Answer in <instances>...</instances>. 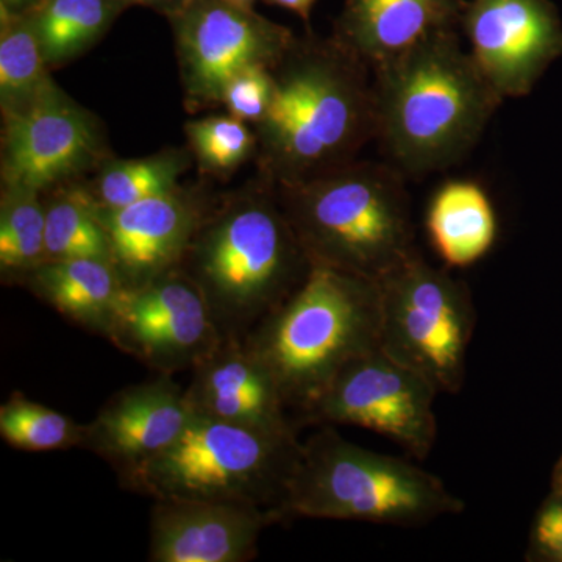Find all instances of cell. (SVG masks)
<instances>
[{
	"label": "cell",
	"instance_id": "cell-23",
	"mask_svg": "<svg viewBox=\"0 0 562 562\" xmlns=\"http://www.w3.org/2000/svg\"><path fill=\"white\" fill-rule=\"evenodd\" d=\"M47 261L99 258L113 261L109 235L94 201L85 192H70L46 209Z\"/></svg>",
	"mask_w": 562,
	"mask_h": 562
},
{
	"label": "cell",
	"instance_id": "cell-31",
	"mask_svg": "<svg viewBox=\"0 0 562 562\" xmlns=\"http://www.w3.org/2000/svg\"><path fill=\"white\" fill-rule=\"evenodd\" d=\"M553 492L562 495V457L560 462L557 464V469H554L553 473Z\"/></svg>",
	"mask_w": 562,
	"mask_h": 562
},
{
	"label": "cell",
	"instance_id": "cell-34",
	"mask_svg": "<svg viewBox=\"0 0 562 562\" xmlns=\"http://www.w3.org/2000/svg\"><path fill=\"white\" fill-rule=\"evenodd\" d=\"M125 2L157 3L162 2V0H125Z\"/></svg>",
	"mask_w": 562,
	"mask_h": 562
},
{
	"label": "cell",
	"instance_id": "cell-27",
	"mask_svg": "<svg viewBox=\"0 0 562 562\" xmlns=\"http://www.w3.org/2000/svg\"><path fill=\"white\" fill-rule=\"evenodd\" d=\"M188 135L203 165L217 171L235 168L249 155L254 138L238 117L216 116L188 124Z\"/></svg>",
	"mask_w": 562,
	"mask_h": 562
},
{
	"label": "cell",
	"instance_id": "cell-22",
	"mask_svg": "<svg viewBox=\"0 0 562 562\" xmlns=\"http://www.w3.org/2000/svg\"><path fill=\"white\" fill-rule=\"evenodd\" d=\"M46 261V209L38 191L7 187L0 209L2 272H33Z\"/></svg>",
	"mask_w": 562,
	"mask_h": 562
},
{
	"label": "cell",
	"instance_id": "cell-1",
	"mask_svg": "<svg viewBox=\"0 0 562 562\" xmlns=\"http://www.w3.org/2000/svg\"><path fill=\"white\" fill-rule=\"evenodd\" d=\"M461 29L428 36L372 69L375 139L406 179L464 160L503 99L462 44Z\"/></svg>",
	"mask_w": 562,
	"mask_h": 562
},
{
	"label": "cell",
	"instance_id": "cell-16",
	"mask_svg": "<svg viewBox=\"0 0 562 562\" xmlns=\"http://www.w3.org/2000/svg\"><path fill=\"white\" fill-rule=\"evenodd\" d=\"M194 369L184 391L192 413L260 430L295 431L272 373L243 339L225 338Z\"/></svg>",
	"mask_w": 562,
	"mask_h": 562
},
{
	"label": "cell",
	"instance_id": "cell-9",
	"mask_svg": "<svg viewBox=\"0 0 562 562\" xmlns=\"http://www.w3.org/2000/svg\"><path fill=\"white\" fill-rule=\"evenodd\" d=\"M438 394L425 376L380 346L349 362L303 419L366 428L425 460L438 438Z\"/></svg>",
	"mask_w": 562,
	"mask_h": 562
},
{
	"label": "cell",
	"instance_id": "cell-21",
	"mask_svg": "<svg viewBox=\"0 0 562 562\" xmlns=\"http://www.w3.org/2000/svg\"><path fill=\"white\" fill-rule=\"evenodd\" d=\"M44 66L46 60L33 22L3 16L0 36V99L5 116L58 90Z\"/></svg>",
	"mask_w": 562,
	"mask_h": 562
},
{
	"label": "cell",
	"instance_id": "cell-24",
	"mask_svg": "<svg viewBox=\"0 0 562 562\" xmlns=\"http://www.w3.org/2000/svg\"><path fill=\"white\" fill-rule=\"evenodd\" d=\"M111 14L110 0H49L33 21L46 63H60L101 35Z\"/></svg>",
	"mask_w": 562,
	"mask_h": 562
},
{
	"label": "cell",
	"instance_id": "cell-30",
	"mask_svg": "<svg viewBox=\"0 0 562 562\" xmlns=\"http://www.w3.org/2000/svg\"><path fill=\"white\" fill-rule=\"evenodd\" d=\"M269 2L283 7V9L294 11V13H297L303 20L308 21L310 13H312L316 0H269Z\"/></svg>",
	"mask_w": 562,
	"mask_h": 562
},
{
	"label": "cell",
	"instance_id": "cell-13",
	"mask_svg": "<svg viewBox=\"0 0 562 562\" xmlns=\"http://www.w3.org/2000/svg\"><path fill=\"white\" fill-rule=\"evenodd\" d=\"M3 180L40 191L76 172L94 154V125L60 91L7 114Z\"/></svg>",
	"mask_w": 562,
	"mask_h": 562
},
{
	"label": "cell",
	"instance_id": "cell-25",
	"mask_svg": "<svg viewBox=\"0 0 562 562\" xmlns=\"http://www.w3.org/2000/svg\"><path fill=\"white\" fill-rule=\"evenodd\" d=\"M0 436L16 449L47 452L81 446L85 425L16 395L0 408Z\"/></svg>",
	"mask_w": 562,
	"mask_h": 562
},
{
	"label": "cell",
	"instance_id": "cell-19",
	"mask_svg": "<svg viewBox=\"0 0 562 562\" xmlns=\"http://www.w3.org/2000/svg\"><path fill=\"white\" fill-rule=\"evenodd\" d=\"M428 238L449 268H469L490 254L498 221L490 195L471 180L446 181L428 203Z\"/></svg>",
	"mask_w": 562,
	"mask_h": 562
},
{
	"label": "cell",
	"instance_id": "cell-4",
	"mask_svg": "<svg viewBox=\"0 0 562 562\" xmlns=\"http://www.w3.org/2000/svg\"><path fill=\"white\" fill-rule=\"evenodd\" d=\"M406 183L391 162L355 160L280 187L281 209L312 265L379 281L419 250Z\"/></svg>",
	"mask_w": 562,
	"mask_h": 562
},
{
	"label": "cell",
	"instance_id": "cell-15",
	"mask_svg": "<svg viewBox=\"0 0 562 562\" xmlns=\"http://www.w3.org/2000/svg\"><path fill=\"white\" fill-rule=\"evenodd\" d=\"M194 416L187 392L165 373L114 395L91 424L81 446L124 473L171 447Z\"/></svg>",
	"mask_w": 562,
	"mask_h": 562
},
{
	"label": "cell",
	"instance_id": "cell-20",
	"mask_svg": "<svg viewBox=\"0 0 562 562\" xmlns=\"http://www.w3.org/2000/svg\"><path fill=\"white\" fill-rule=\"evenodd\" d=\"M31 281L33 291L63 316L105 335L127 288L114 262L99 258L43 262Z\"/></svg>",
	"mask_w": 562,
	"mask_h": 562
},
{
	"label": "cell",
	"instance_id": "cell-5",
	"mask_svg": "<svg viewBox=\"0 0 562 562\" xmlns=\"http://www.w3.org/2000/svg\"><path fill=\"white\" fill-rule=\"evenodd\" d=\"M464 509V501L435 473L364 449L328 427L303 443L283 505L284 517L403 528L424 527Z\"/></svg>",
	"mask_w": 562,
	"mask_h": 562
},
{
	"label": "cell",
	"instance_id": "cell-18",
	"mask_svg": "<svg viewBox=\"0 0 562 562\" xmlns=\"http://www.w3.org/2000/svg\"><path fill=\"white\" fill-rule=\"evenodd\" d=\"M465 0H347L338 40L369 68L435 33L461 29Z\"/></svg>",
	"mask_w": 562,
	"mask_h": 562
},
{
	"label": "cell",
	"instance_id": "cell-11",
	"mask_svg": "<svg viewBox=\"0 0 562 562\" xmlns=\"http://www.w3.org/2000/svg\"><path fill=\"white\" fill-rule=\"evenodd\" d=\"M188 91L222 102L233 77L250 66H277L294 44L291 32L232 0H192L177 22Z\"/></svg>",
	"mask_w": 562,
	"mask_h": 562
},
{
	"label": "cell",
	"instance_id": "cell-29",
	"mask_svg": "<svg viewBox=\"0 0 562 562\" xmlns=\"http://www.w3.org/2000/svg\"><path fill=\"white\" fill-rule=\"evenodd\" d=\"M527 560L562 562V495L552 491L532 522Z\"/></svg>",
	"mask_w": 562,
	"mask_h": 562
},
{
	"label": "cell",
	"instance_id": "cell-6",
	"mask_svg": "<svg viewBox=\"0 0 562 562\" xmlns=\"http://www.w3.org/2000/svg\"><path fill=\"white\" fill-rule=\"evenodd\" d=\"M303 443L271 431L194 414L171 447L121 482L155 501L250 503L284 519L283 505Z\"/></svg>",
	"mask_w": 562,
	"mask_h": 562
},
{
	"label": "cell",
	"instance_id": "cell-28",
	"mask_svg": "<svg viewBox=\"0 0 562 562\" xmlns=\"http://www.w3.org/2000/svg\"><path fill=\"white\" fill-rule=\"evenodd\" d=\"M276 94V77L268 66H250L233 77L225 88L222 102L232 116L261 124L269 114Z\"/></svg>",
	"mask_w": 562,
	"mask_h": 562
},
{
	"label": "cell",
	"instance_id": "cell-8",
	"mask_svg": "<svg viewBox=\"0 0 562 562\" xmlns=\"http://www.w3.org/2000/svg\"><path fill=\"white\" fill-rule=\"evenodd\" d=\"M376 283L382 349L425 376L439 394L461 392L476 321L468 284L435 268L419 250Z\"/></svg>",
	"mask_w": 562,
	"mask_h": 562
},
{
	"label": "cell",
	"instance_id": "cell-26",
	"mask_svg": "<svg viewBox=\"0 0 562 562\" xmlns=\"http://www.w3.org/2000/svg\"><path fill=\"white\" fill-rule=\"evenodd\" d=\"M180 166V161L171 157L116 162L106 168L99 180V205L122 209L176 191Z\"/></svg>",
	"mask_w": 562,
	"mask_h": 562
},
{
	"label": "cell",
	"instance_id": "cell-3",
	"mask_svg": "<svg viewBox=\"0 0 562 562\" xmlns=\"http://www.w3.org/2000/svg\"><path fill=\"white\" fill-rule=\"evenodd\" d=\"M243 341L272 373L288 409L303 417L349 362L382 346L379 283L312 265Z\"/></svg>",
	"mask_w": 562,
	"mask_h": 562
},
{
	"label": "cell",
	"instance_id": "cell-33",
	"mask_svg": "<svg viewBox=\"0 0 562 562\" xmlns=\"http://www.w3.org/2000/svg\"><path fill=\"white\" fill-rule=\"evenodd\" d=\"M232 2L238 3V5L246 7V9H251V3L255 0H232Z\"/></svg>",
	"mask_w": 562,
	"mask_h": 562
},
{
	"label": "cell",
	"instance_id": "cell-7",
	"mask_svg": "<svg viewBox=\"0 0 562 562\" xmlns=\"http://www.w3.org/2000/svg\"><path fill=\"white\" fill-rule=\"evenodd\" d=\"M190 279L224 338L241 339L305 280L312 268L283 209L266 199L236 203L192 241Z\"/></svg>",
	"mask_w": 562,
	"mask_h": 562
},
{
	"label": "cell",
	"instance_id": "cell-14",
	"mask_svg": "<svg viewBox=\"0 0 562 562\" xmlns=\"http://www.w3.org/2000/svg\"><path fill=\"white\" fill-rule=\"evenodd\" d=\"M280 517L239 502L155 501L149 560L154 562H244Z\"/></svg>",
	"mask_w": 562,
	"mask_h": 562
},
{
	"label": "cell",
	"instance_id": "cell-10",
	"mask_svg": "<svg viewBox=\"0 0 562 562\" xmlns=\"http://www.w3.org/2000/svg\"><path fill=\"white\" fill-rule=\"evenodd\" d=\"M106 336L165 373L195 368L225 339L198 284L171 272L125 288Z\"/></svg>",
	"mask_w": 562,
	"mask_h": 562
},
{
	"label": "cell",
	"instance_id": "cell-2",
	"mask_svg": "<svg viewBox=\"0 0 562 562\" xmlns=\"http://www.w3.org/2000/svg\"><path fill=\"white\" fill-rule=\"evenodd\" d=\"M277 68L272 106L260 125L280 187L358 160L375 139L372 69L338 40L294 41Z\"/></svg>",
	"mask_w": 562,
	"mask_h": 562
},
{
	"label": "cell",
	"instance_id": "cell-17",
	"mask_svg": "<svg viewBox=\"0 0 562 562\" xmlns=\"http://www.w3.org/2000/svg\"><path fill=\"white\" fill-rule=\"evenodd\" d=\"M94 206L109 235L111 258L127 288L171 271L194 238V210L176 191L122 209L95 202Z\"/></svg>",
	"mask_w": 562,
	"mask_h": 562
},
{
	"label": "cell",
	"instance_id": "cell-12",
	"mask_svg": "<svg viewBox=\"0 0 562 562\" xmlns=\"http://www.w3.org/2000/svg\"><path fill=\"white\" fill-rule=\"evenodd\" d=\"M461 32L503 101L530 94L562 55V21L550 0H469Z\"/></svg>",
	"mask_w": 562,
	"mask_h": 562
},
{
	"label": "cell",
	"instance_id": "cell-32",
	"mask_svg": "<svg viewBox=\"0 0 562 562\" xmlns=\"http://www.w3.org/2000/svg\"><path fill=\"white\" fill-rule=\"evenodd\" d=\"M29 2H31V0H2V7L7 10H18L27 5Z\"/></svg>",
	"mask_w": 562,
	"mask_h": 562
}]
</instances>
